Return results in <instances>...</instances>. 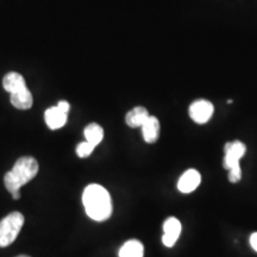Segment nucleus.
Returning a JSON list of instances; mask_svg holds the SVG:
<instances>
[{"mask_svg":"<svg viewBox=\"0 0 257 257\" xmlns=\"http://www.w3.org/2000/svg\"><path fill=\"white\" fill-rule=\"evenodd\" d=\"M12 198H14L15 200H18V199L21 198V191H18V192H15V193H12Z\"/></svg>","mask_w":257,"mask_h":257,"instance_id":"nucleus-18","label":"nucleus"},{"mask_svg":"<svg viewBox=\"0 0 257 257\" xmlns=\"http://www.w3.org/2000/svg\"><path fill=\"white\" fill-rule=\"evenodd\" d=\"M245 144L239 141L227 142L224 147V168L229 172V180L232 184H237L242 179V168H240V160L245 155Z\"/></svg>","mask_w":257,"mask_h":257,"instance_id":"nucleus-3","label":"nucleus"},{"mask_svg":"<svg viewBox=\"0 0 257 257\" xmlns=\"http://www.w3.org/2000/svg\"><path fill=\"white\" fill-rule=\"evenodd\" d=\"M11 104L15 106L18 110H29L31 108L32 102H34V98H32L31 92L29 91V88H24L22 91H18L11 94Z\"/></svg>","mask_w":257,"mask_h":257,"instance_id":"nucleus-12","label":"nucleus"},{"mask_svg":"<svg viewBox=\"0 0 257 257\" xmlns=\"http://www.w3.org/2000/svg\"><path fill=\"white\" fill-rule=\"evenodd\" d=\"M149 112L143 106H137L127 112L125 121L130 127H141L146 123V120L149 118Z\"/></svg>","mask_w":257,"mask_h":257,"instance_id":"nucleus-11","label":"nucleus"},{"mask_svg":"<svg viewBox=\"0 0 257 257\" xmlns=\"http://www.w3.org/2000/svg\"><path fill=\"white\" fill-rule=\"evenodd\" d=\"M44 119H46V123L49 126V128H51V130H57V128H61L66 125L67 113L61 111L57 106H53V107H49L46 111Z\"/></svg>","mask_w":257,"mask_h":257,"instance_id":"nucleus-8","label":"nucleus"},{"mask_svg":"<svg viewBox=\"0 0 257 257\" xmlns=\"http://www.w3.org/2000/svg\"><path fill=\"white\" fill-rule=\"evenodd\" d=\"M86 213L95 221H105L112 214V200L107 189L100 185H89L82 194Z\"/></svg>","mask_w":257,"mask_h":257,"instance_id":"nucleus-1","label":"nucleus"},{"mask_svg":"<svg viewBox=\"0 0 257 257\" xmlns=\"http://www.w3.org/2000/svg\"><path fill=\"white\" fill-rule=\"evenodd\" d=\"M201 184V174L197 169L186 170L178 181V189L184 194L194 192Z\"/></svg>","mask_w":257,"mask_h":257,"instance_id":"nucleus-7","label":"nucleus"},{"mask_svg":"<svg viewBox=\"0 0 257 257\" xmlns=\"http://www.w3.org/2000/svg\"><path fill=\"white\" fill-rule=\"evenodd\" d=\"M83 134H85L86 141L93 144L94 147L98 146V144L102 141V138H104V130H102L100 125L96 123H91L87 125V126L85 127Z\"/></svg>","mask_w":257,"mask_h":257,"instance_id":"nucleus-14","label":"nucleus"},{"mask_svg":"<svg viewBox=\"0 0 257 257\" xmlns=\"http://www.w3.org/2000/svg\"><path fill=\"white\" fill-rule=\"evenodd\" d=\"M24 225V217L19 212H12L0 221V248L11 245Z\"/></svg>","mask_w":257,"mask_h":257,"instance_id":"nucleus-4","label":"nucleus"},{"mask_svg":"<svg viewBox=\"0 0 257 257\" xmlns=\"http://www.w3.org/2000/svg\"><path fill=\"white\" fill-rule=\"evenodd\" d=\"M142 135L147 143H155L160 136V121L154 115H149L142 126Z\"/></svg>","mask_w":257,"mask_h":257,"instance_id":"nucleus-9","label":"nucleus"},{"mask_svg":"<svg viewBox=\"0 0 257 257\" xmlns=\"http://www.w3.org/2000/svg\"><path fill=\"white\" fill-rule=\"evenodd\" d=\"M144 246L137 239H130L121 246L119 250V257H143Z\"/></svg>","mask_w":257,"mask_h":257,"instance_id":"nucleus-13","label":"nucleus"},{"mask_svg":"<svg viewBox=\"0 0 257 257\" xmlns=\"http://www.w3.org/2000/svg\"><path fill=\"white\" fill-rule=\"evenodd\" d=\"M94 146L91 144L89 142H82L80 143L78 148H76V154H78L79 157H81V159H85V157H88L91 154L93 153V150H94Z\"/></svg>","mask_w":257,"mask_h":257,"instance_id":"nucleus-15","label":"nucleus"},{"mask_svg":"<svg viewBox=\"0 0 257 257\" xmlns=\"http://www.w3.org/2000/svg\"><path fill=\"white\" fill-rule=\"evenodd\" d=\"M250 245H251V248L257 252V232L252 233L251 236H250Z\"/></svg>","mask_w":257,"mask_h":257,"instance_id":"nucleus-17","label":"nucleus"},{"mask_svg":"<svg viewBox=\"0 0 257 257\" xmlns=\"http://www.w3.org/2000/svg\"><path fill=\"white\" fill-rule=\"evenodd\" d=\"M3 86H4L5 91L9 92L10 94H14L16 92L27 88V83H25L23 75L16 72L6 74L4 80H3Z\"/></svg>","mask_w":257,"mask_h":257,"instance_id":"nucleus-10","label":"nucleus"},{"mask_svg":"<svg viewBox=\"0 0 257 257\" xmlns=\"http://www.w3.org/2000/svg\"><path fill=\"white\" fill-rule=\"evenodd\" d=\"M56 106H57V107L60 108L61 111L64 112V113H67V114H68V112H69V108H70V106H69V102H68V101L61 100V101H59V104H57Z\"/></svg>","mask_w":257,"mask_h":257,"instance_id":"nucleus-16","label":"nucleus"},{"mask_svg":"<svg viewBox=\"0 0 257 257\" xmlns=\"http://www.w3.org/2000/svg\"><path fill=\"white\" fill-rule=\"evenodd\" d=\"M38 162L34 157L25 156L16 161L14 168L5 174L4 184L8 191L11 193L21 191L24 185L31 181L38 174Z\"/></svg>","mask_w":257,"mask_h":257,"instance_id":"nucleus-2","label":"nucleus"},{"mask_svg":"<svg viewBox=\"0 0 257 257\" xmlns=\"http://www.w3.org/2000/svg\"><path fill=\"white\" fill-rule=\"evenodd\" d=\"M182 231V225L180 220L175 217L167 218V220L163 224V237L162 242L167 248H173L175 243L178 242L180 234Z\"/></svg>","mask_w":257,"mask_h":257,"instance_id":"nucleus-6","label":"nucleus"},{"mask_svg":"<svg viewBox=\"0 0 257 257\" xmlns=\"http://www.w3.org/2000/svg\"><path fill=\"white\" fill-rule=\"evenodd\" d=\"M213 112L214 107L212 102L204 100V99L192 102L189 106V117L197 124L207 123L213 115Z\"/></svg>","mask_w":257,"mask_h":257,"instance_id":"nucleus-5","label":"nucleus"},{"mask_svg":"<svg viewBox=\"0 0 257 257\" xmlns=\"http://www.w3.org/2000/svg\"><path fill=\"white\" fill-rule=\"evenodd\" d=\"M17 257H30V256H27V255H21V256H17Z\"/></svg>","mask_w":257,"mask_h":257,"instance_id":"nucleus-19","label":"nucleus"}]
</instances>
